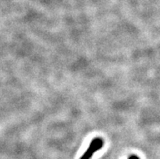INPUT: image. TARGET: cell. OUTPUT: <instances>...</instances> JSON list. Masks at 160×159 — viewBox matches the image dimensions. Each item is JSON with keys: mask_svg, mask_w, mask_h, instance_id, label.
Listing matches in <instances>:
<instances>
[{"mask_svg": "<svg viewBox=\"0 0 160 159\" xmlns=\"http://www.w3.org/2000/svg\"><path fill=\"white\" fill-rule=\"evenodd\" d=\"M103 147V141L101 138H95L91 141L89 148L80 159H90L93 153Z\"/></svg>", "mask_w": 160, "mask_h": 159, "instance_id": "1", "label": "cell"}, {"mask_svg": "<svg viewBox=\"0 0 160 159\" xmlns=\"http://www.w3.org/2000/svg\"><path fill=\"white\" fill-rule=\"evenodd\" d=\"M128 159H140V158H139V157L136 155H132L128 157Z\"/></svg>", "mask_w": 160, "mask_h": 159, "instance_id": "2", "label": "cell"}]
</instances>
